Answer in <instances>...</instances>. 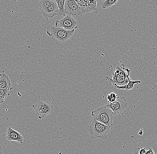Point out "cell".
Wrapping results in <instances>:
<instances>
[{
	"mask_svg": "<svg viewBox=\"0 0 157 154\" xmlns=\"http://www.w3.org/2000/svg\"><path fill=\"white\" fill-rule=\"evenodd\" d=\"M119 98V97L117 94L114 93L113 92H112L109 94H108L106 99L107 100L108 103H113L117 100Z\"/></svg>",
	"mask_w": 157,
	"mask_h": 154,
	"instance_id": "17",
	"label": "cell"
},
{
	"mask_svg": "<svg viewBox=\"0 0 157 154\" xmlns=\"http://www.w3.org/2000/svg\"><path fill=\"white\" fill-rule=\"evenodd\" d=\"M77 5L79 6H88L87 4L83 0H74Z\"/></svg>",
	"mask_w": 157,
	"mask_h": 154,
	"instance_id": "18",
	"label": "cell"
},
{
	"mask_svg": "<svg viewBox=\"0 0 157 154\" xmlns=\"http://www.w3.org/2000/svg\"><path fill=\"white\" fill-rule=\"evenodd\" d=\"M0 154H2V146L1 144H0Z\"/></svg>",
	"mask_w": 157,
	"mask_h": 154,
	"instance_id": "23",
	"label": "cell"
},
{
	"mask_svg": "<svg viewBox=\"0 0 157 154\" xmlns=\"http://www.w3.org/2000/svg\"><path fill=\"white\" fill-rule=\"evenodd\" d=\"M33 107L40 119H44L51 114L54 109L53 107L52 104L44 101L38 102Z\"/></svg>",
	"mask_w": 157,
	"mask_h": 154,
	"instance_id": "5",
	"label": "cell"
},
{
	"mask_svg": "<svg viewBox=\"0 0 157 154\" xmlns=\"http://www.w3.org/2000/svg\"><path fill=\"white\" fill-rule=\"evenodd\" d=\"M128 103L124 98H119L117 100L113 103H108L107 106L113 111L114 115H120L124 110L128 107Z\"/></svg>",
	"mask_w": 157,
	"mask_h": 154,
	"instance_id": "7",
	"label": "cell"
},
{
	"mask_svg": "<svg viewBox=\"0 0 157 154\" xmlns=\"http://www.w3.org/2000/svg\"><path fill=\"white\" fill-rule=\"evenodd\" d=\"M53 1H55V0H53Z\"/></svg>",
	"mask_w": 157,
	"mask_h": 154,
	"instance_id": "26",
	"label": "cell"
},
{
	"mask_svg": "<svg viewBox=\"0 0 157 154\" xmlns=\"http://www.w3.org/2000/svg\"><path fill=\"white\" fill-rule=\"evenodd\" d=\"M93 119L108 126L111 128L113 126L114 114L111 109L106 105L101 107L91 113Z\"/></svg>",
	"mask_w": 157,
	"mask_h": 154,
	"instance_id": "3",
	"label": "cell"
},
{
	"mask_svg": "<svg viewBox=\"0 0 157 154\" xmlns=\"http://www.w3.org/2000/svg\"><path fill=\"white\" fill-rule=\"evenodd\" d=\"M141 148H134L131 150L130 154H139V151Z\"/></svg>",
	"mask_w": 157,
	"mask_h": 154,
	"instance_id": "19",
	"label": "cell"
},
{
	"mask_svg": "<svg viewBox=\"0 0 157 154\" xmlns=\"http://www.w3.org/2000/svg\"><path fill=\"white\" fill-rule=\"evenodd\" d=\"M0 89L10 91L13 89L9 77L6 75L4 70L0 74Z\"/></svg>",
	"mask_w": 157,
	"mask_h": 154,
	"instance_id": "11",
	"label": "cell"
},
{
	"mask_svg": "<svg viewBox=\"0 0 157 154\" xmlns=\"http://www.w3.org/2000/svg\"><path fill=\"white\" fill-rule=\"evenodd\" d=\"M64 9L66 15L79 16L83 14L80 6L77 5L74 0H66Z\"/></svg>",
	"mask_w": 157,
	"mask_h": 154,
	"instance_id": "8",
	"label": "cell"
},
{
	"mask_svg": "<svg viewBox=\"0 0 157 154\" xmlns=\"http://www.w3.org/2000/svg\"><path fill=\"white\" fill-rule=\"evenodd\" d=\"M75 30H67L56 26H51L47 29V34L59 42L64 43L73 36Z\"/></svg>",
	"mask_w": 157,
	"mask_h": 154,
	"instance_id": "4",
	"label": "cell"
},
{
	"mask_svg": "<svg viewBox=\"0 0 157 154\" xmlns=\"http://www.w3.org/2000/svg\"><path fill=\"white\" fill-rule=\"evenodd\" d=\"M88 1L89 2L97 4V1H98V0H88Z\"/></svg>",
	"mask_w": 157,
	"mask_h": 154,
	"instance_id": "22",
	"label": "cell"
},
{
	"mask_svg": "<svg viewBox=\"0 0 157 154\" xmlns=\"http://www.w3.org/2000/svg\"><path fill=\"white\" fill-rule=\"evenodd\" d=\"M55 26L66 30H76L78 29V22L72 16L66 15L63 19L56 21Z\"/></svg>",
	"mask_w": 157,
	"mask_h": 154,
	"instance_id": "6",
	"label": "cell"
},
{
	"mask_svg": "<svg viewBox=\"0 0 157 154\" xmlns=\"http://www.w3.org/2000/svg\"><path fill=\"white\" fill-rule=\"evenodd\" d=\"M85 2L87 3V2H88V0H83Z\"/></svg>",
	"mask_w": 157,
	"mask_h": 154,
	"instance_id": "25",
	"label": "cell"
},
{
	"mask_svg": "<svg viewBox=\"0 0 157 154\" xmlns=\"http://www.w3.org/2000/svg\"><path fill=\"white\" fill-rule=\"evenodd\" d=\"M142 129L141 130V131H140V132H138V134H139V135H142V134H143V132L142 131Z\"/></svg>",
	"mask_w": 157,
	"mask_h": 154,
	"instance_id": "24",
	"label": "cell"
},
{
	"mask_svg": "<svg viewBox=\"0 0 157 154\" xmlns=\"http://www.w3.org/2000/svg\"><path fill=\"white\" fill-rule=\"evenodd\" d=\"M42 14L45 19L48 20L53 18L56 15H57L59 8L56 2L54 1L51 6L47 8L41 10Z\"/></svg>",
	"mask_w": 157,
	"mask_h": 154,
	"instance_id": "10",
	"label": "cell"
},
{
	"mask_svg": "<svg viewBox=\"0 0 157 154\" xmlns=\"http://www.w3.org/2000/svg\"><path fill=\"white\" fill-rule=\"evenodd\" d=\"M55 1L56 2L59 8L57 16L59 17L63 16L64 17L66 15L64 9L66 0H55Z\"/></svg>",
	"mask_w": 157,
	"mask_h": 154,
	"instance_id": "13",
	"label": "cell"
},
{
	"mask_svg": "<svg viewBox=\"0 0 157 154\" xmlns=\"http://www.w3.org/2000/svg\"><path fill=\"white\" fill-rule=\"evenodd\" d=\"M118 0H105L101 3L103 9H107L115 5Z\"/></svg>",
	"mask_w": 157,
	"mask_h": 154,
	"instance_id": "14",
	"label": "cell"
},
{
	"mask_svg": "<svg viewBox=\"0 0 157 154\" xmlns=\"http://www.w3.org/2000/svg\"><path fill=\"white\" fill-rule=\"evenodd\" d=\"M10 90L0 89V104L3 103L7 97L10 96Z\"/></svg>",
	"mask_w": 157,
	"mask_h": 154,
	"instance_id": "15",
	"label": "cell"
},
{
	"mask_svg": "<svg viewBox=\"0 0 157 154\" xmlns=\"http://www.w3.org/2000/svg\"><path fill=\"white\" fill-rule=\"evenodd\" d=\"M141 83V82L140 80H136V81H132L131 80L128 84L124 85V86H117V85H113V86L115 88H117V89L125 90V91H128L133 89L135 84H138Z\"/></svg>",
	"mask_w": 157,
	"mask_h": 154,
	"instance_id": "12",
	"label": "cell"
},
{
	"mask_svg": "<svg viewBox=\"0 0 157 154\" xmlns=\"http://www.w3.org/2000/svg\"><path fill=\"white\" fill-rule=\"evenodd\" d=\"M146 153L147 154H155L153 149L151 148H150L149 149V150L146 152Z\"/></svg>",
	"mask_w": 157,
	"mask_h": 154,
	"instance_id": "21",
	"label": "cell"
},
{
	"mask_svg": "<svg viewBox=\"0 0 157 154\" xmlns=\"http://www.w3.org/2000/svg\"><path fill=\"white\" fill-rule=\"evenodd\" d=\"M53 0H40L39 2V7L40 10L45 9L51 6Z\"/></svg>",
	"mask_w": 157,
	"mask_h": 154,
	"instance_id": "16",
	"label": "cell"
},
{
	"mask_svg": "<svg viewBox=\"0 0 157 154\" xmlns=\"http://www.w3.org/2000/svg\"><path fill=\"white\" fill-rule=\"evenodd\" d=\"M131 72V70L125 68L124 64L117 63L114 66L113 78L107 77V79L112 84L113 86H124L128 84L131 81L129 77Z\"/></svg>",
	"mask_w": 157,
	"mask_h": 154,
	"instance_id": "1",
	"label": "cell"
},
{
	"mask_svg": "<svg viewBox=\"0 0 157 154\" xmlns=\"http://www.w3.org/2000/svg\"><path fill=\"white\" fill-rule=\"evenodd\" d=\"M111 128L100 122L93 119L87 128L88 133L92 139H100L106 140Z\"/></svg>",
	"mask_w": 157,
	"mask_h": 154,
	"instance_id": "2",
	"label": "cell"
},
{
	"mask_svg": "<svg viewBox=\"0 0 157 154\" xmlns=\"http://www.w3.org/2000/svg\"><path fill=\"white\" fill-rule=\"evenodd\" d=\"M147 152V150L145 148H141L139 151V154H145Z\"/></svg>",
	"mask_w": 157,
	"mask_h": 154,
	"instance_id": "20",
	"label": "cell"
},
{
	"mask_svg": "<svg viewBox=\"0 0 157 154\" xmlns=\"http://www.w3.org/2000/svg\"><path fill=\"white\" fill-rule=\"evenodd\" d=\"M7 140L10 141H17L20 144H23L24 137L23 135L11 127H9L6 130Z\"/></svg>",
	"mask_w": 157,
	"mask_h": 154,
	"instance_id": "9",
	"label": "cell"
}]
</instances>
